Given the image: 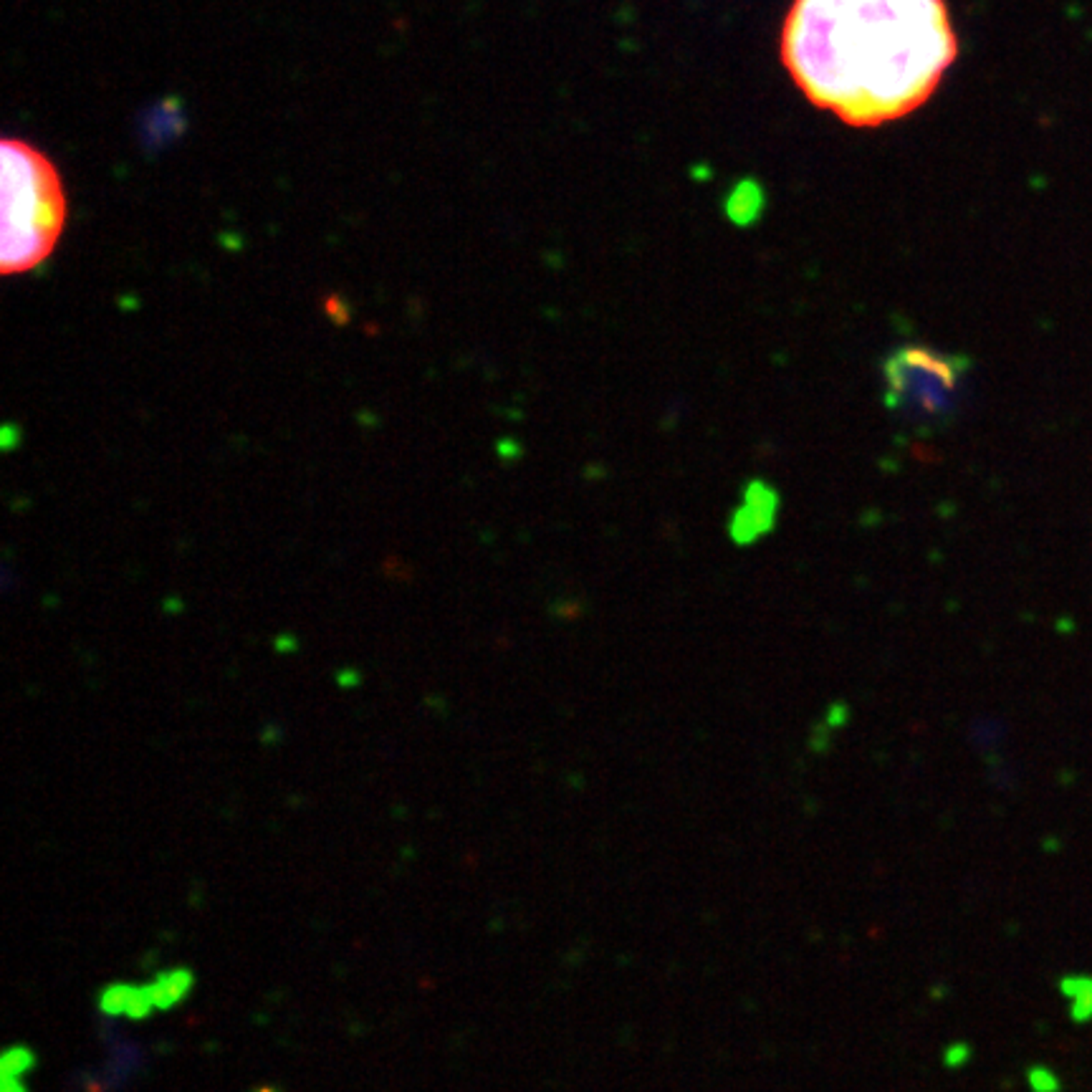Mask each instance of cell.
I'll return each mask as SVG.
<instances>
[{
	"instance_id": "cell-8",
	"label": "cell",
	"mask_w": 1092,
	"mask_h": 1092,
	"mask_svg": "<svg viewBox=\"0 0 1092 1092\" xmlns=\"http://www.w3.org/2000/svg\"><path fill=\"white\" fill-rule=\"evenodd\" d=\"M3 1092H26V1087L21 1083V1077L3 1075Z\"/></svg>"
},
{
	"instance_id": "cell-7",
	"label": "cell",
	"mask_w": 1092,
	"mask_h": 1092,
	"mask_svg": "<svg viewBox=\"0 0 1092 1092\" xmlns=\"http://www.w3.org/2000/svg\"><path fill=\"white\" fill-rule=\"evenodd\" d=\"M130 984H114L102 991V1009L106 1014H127V1004H130Z\"/></svg>"
},
{
	"instance_id": "cell-3",
	"label": "cell",
	"mask_w": 1092,
	"mask_h": 1092,
	"mask_svg": "<svg viewBox=\"0 0 1092 1092\" xmlns=\"http://www.w3.org/2000/svg\"><path fill=\"white\" fill-rule=\"evenodd\" d=\"M969 362L930 347L905 345L883 364L887 407L911 422L948 418L958 403Z\"/></svg>"
},
{
	"instance_id": "cell-4",
	"label": "cell",
	"mask_w": 1092,
	"mask_h": 1092,
	"mask_svg": "<svg viewBox=\"0 0 1092 1092\" xmlns=\"http://www.w3.org/2000/svg\"><path fill=\"white\" fill-rule=\"evenodd\" d=\"M776 493L764 483H751L744 496V503L731 521L733 539L739 544L757 542L774 524Z\"/></svg>"
},
{
	"instance_id": "cell-5",
	"label": "cell",
	"mask_w": 1092,
	"mask_h": 1092,
	"mask_svg": "<svg viewBox=\"0 0 1092 1092\" xmlns=\"http://www.w3.org/2000/svg\"><path fill=\"white\" fill-rule=\"evenodd\" d=\"M190 986H192V973L185 971V969L160 973V976L149 984V994H152L155 1009H170V1006H175L177 1001H182L185 994L190 991Z\"/></svg>"
},
{
	"instance_id": "cell-1",
	"label": "cell",
	"mask_w": 1092,
	"mask_h": 1092,
	"mask_svg": "<svg viewBox=\"0 0 1092 1092\" xmlns=\"http://www.w3.org/2000/svg\"><path fill=\"white\" fill-rule=\"evenodd\" d=\"M956 53L946 0H794L782 28L791 81L850 127L915 112Z\"/></svg>"
},
{
	"instance_id": "cell-2",
	"label": "cell",
	"mask_w": 1092,
	"mask_h": 1092,
	"mask_svg": "<svg viewBox=\"0 0 1092 1092\" xmlns=\"http://www.w3.org/2000/svg\"><path fill=\"white\" fill-rule=\"evenodd\" d=\"M0 192V268L26 274L51 256L64 233V185L49 157L23 139H6Z\"/></svg>"
},
{
	"instance_id": "cell-6",
	"label": "cell",
	"mask_w": 1092,
	"mask_h": 1092,
	"mask_svg": "<svg viewBox=\"0 0 1092 1092\" xmlns=\"http://www.w3.org/2000/svg\"><path fill=\"white\" fill-rule=\"evenodd\" d=\"M3 1075L23 1077L35 1067V1055L28 1047H10L3 1055Z\"/></svg>"
}]
</instances>
